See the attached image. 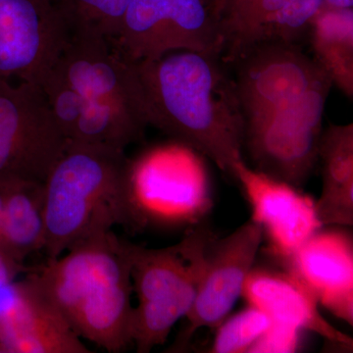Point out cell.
<instances>
[{
  "mask_svg": "<svg viewBox=\"0 0 353 353\" xmlns=\"http://www.w3.org/2000/svg\"><path fill=\"white\" fill-rule=\"evenodd\" d=\"M134 63L148 125L233 175L243 160L245 119L220 57L183 50Z\"/></svg>",
  "mask_w": 353,
  "mask_h": 353,
  "instance_id": "1",
  "label": "cell"
},
{
  "mask_svg": "<svg viewBox=\"0 0 353 353\" xmlns=\"http://www.w3.org/2000/svg\"><path fill=\"white\" fill-rule=\"evenodd\" d=\"M130 243L103 232L32 270L73 331L110 353L132 345Z\"/></svg>",
  "mask_w": 353,
  "mask_h": 353,
  "instance_id": "2",
  "label": "cell"
},
{
  "mask_svg": "<svg viewBox=\"0 0 353 353\" xmlns=\"http://www.w3.org/2000/svg\"><path fill=\"white\" fill-rule=\"evenodd\" d=\"M131 179L125 150L68 141L43 183L48 260L114 225L134 228Z\"/></svg>",
  "mask_w": 353,
  "mask_h": 353,
  "instance_id": "3",
  "label": "cell"
},
{
  "mask_svg": "<svg viewBox=\"0 0 353 353\" xmlns=\"http://www.w3.org/2000/svg\"><path fill=\"white\" fill-rule=\"evenodd\" d=\"M53 69L83 101L71 141L125 150L143 136L148 121L136 63L108 39L87 30L70 31Z\"/></svg>",
  "mask_w": 353,
  "mask_h": 353,
  "instance_id": "4",
  "label": "cell"
},
{
  "mask_svg": "<svg viewBox=\"0 0 353 353\" xmlns=\"http://www.w3.org/2000/svg\"><path fill=\"white\" fill-rule=\"evenodd\" d=\"M214 238L209 228L199 226L168 248L130 243L132 292L139 299L132 314L137 352L148 353L164 343L176 322L189 314Z\"/></svg>",
  "mask_w": 353,
  "mask_h": 353,
  "instance_id": "5",
  "label": "cell"
},
{
  "mask_svg": "<svg viewBox=\"0 0 353 353\" xmlns=\"http://www.w3.org/2000/svg\"><path fill=\"white\" fill-rule=\"evenodd\" d=\"M327 78L289 105L245 118L243 148L255 170L299 188L319 159L322 119L331 90Z\"/></svg>",
  "mask_w": 353,
  "mask_h": 353,
  "instance_id": "6",
  "label": "cell"
},
{
  "mask_svg": "<svg viewBox=\"0 0 353 353\" xmlns=\"http://www.w3.org/2000/svg\"><path fill=\"white\" fill-rule=\"evenodd\" d=\"M110 43L132 62L183 50L221 57L224 24L204 0H132Z\"/></svg>",
  "mask_w": 353,
  "mask_h": 353,
  "instance_id": "7",
  "label": "cell"
},
{
  "mask_svg": "<svg viewBox=\"0 0 353 353\" xmlns=\"http://www.w3.org/2000/svg\"><path fill=\"white\" fill-rule=\"evenodd\" d=\"M67 143L39 83L0 78V176L44 183Z\"/></svg>",
  "mask_w": 353,
  "mask_h": 353,
  "instance_id": "8",
  "label": "cell"
},
{
  "mask_svg": "<svg viewBox=\"0 0 353 353\" xmlns=\"http://www.w3.org/2000/svg\"><path fill=\"white\" fill-rule=\"evenodd\" d=\"M69 32L57 0H0V78L39 85Z\"/></svg>",
  "mask_w": 353,
  "mask_h": 353,
  "instance_id": "9",
  "label": "cell"
},
{
  "mask_svg": "<svg viewBox=\"0 0 353 353\" xmlns=\"http://www.w3.org/2000/svg\"><path fill=\"white\" fill-rule=\"evenodd\" d=\"M234 62V82L245 119L285 108L329 78L299 44H259Z\"/></svg>",
  "mask_w": 353,
  "mask_h": 353,
  "instance_id": "10",
  "label": "cell"
},
{
  "mask_svg": "<svg viewBox=\"0 0 353 353\" xmlns=\"http://www.w3.org/2000/svg\"><path fill=\"white\" fill-rule=\"evenodd\" d=\"M264 230L252 219L224 239L209 245L194 305L187 315V328L179 345L189 343L197 330L216 328L226 319L243 294L263 241Z\"/></svg>",
  "mask_w": 353,
  "mask_h": 353,
  "instance_id": "11",
  "label": "cell"
},
{
  "mask_svg": "<svg viewBox=\"0 0 353 353\" xmlns=\"http://www.w3.org/2000/svg\"><path fill=\"white\" fill-rule=\"evenodd\" d=\"M4 353H90L32 271L0 290Z\"/></svg>",
  "mask_w": 353,
  "mask_h": 353,
  "instance_id": "12",
  "label": "cell"
},
{
  "mask_svg": "<svg viewBox=\"0 0 353 353\" xmlns=\"http://www.w3.org/2000/svg\"><path fill=\"white\" fill-rule=\"evenodd\" d=\"M232 176L245 192L252 219L261 225L281 254L292 257L320 231L315 202L297 188L250 168L243 160L234 165Z\"/></svg>",
  "mask_w": 353,
  "mask_h": 353,
  "instance_id": "13",
  "label": "cell"
},
{
  "mask_svg": "<svg viewBox=\"0 0 353 353\" xmlns=\"http://www.w3.org/2000/svg\"><path fill=\"white\" fill-rule=\"evenodd\" d=\"M299 281L325 305L352 325V245L334 233H316L290 257Z\"/></svg>",
  "mask_w": 353,
  "mask_h": 353,
  "instance_id": "14",
  "label": "cell"
},
{
  "mask_svg": "<svg viewBox=\"0 0 353 353\" xmlns=\"http://www.w3.org/2000/svg\"><path fill=\"white\" fill-rule=\"evenodd\" d=\"M243 294L250 305L266 311L278 324L297 331L307 330L341 347L352 345V339L324 319L314 294L292 274L252 269Z\"/></svg>",
  "mask_w": 353,
  "mask_h": 353,
  "instance_id": "15",
  "label": "cell"
},
{
  "mask_svg": "<svg viewBox=\"0 0 353 353\" xmlns=\"http://www.w3.org/2000/svg\"><path fill=\"white\" fill-rule=\"evenodd\" d=\"M321 196L315 202L318 220L324 225L353 224V125H332L322 132Z\"/></svg>",
  "mask_w": 353,
  "mask_h": 353,
  "instance_id": "16",
  "label": "cell"
},
{
  "mask_svg": "<svg viewBox=\"0 0 353 353\" xmlns=\"http://www.w3.org/2000/svg\"><path fill=\"white\" fill-rule=\"evenodd\" d=\"M46 245L43 183L15 178L7 194L0 229V250L14 261L25 260Z\"/></svg>",
  "mask_w": 353,
  "mask_h": 353,
  "instance_id": "17",
  "label": "cell"
},
{
  "mask_svg": "<svg viewBox=\"0 0 353 353\" xmlns=\"http://www.w3.org/2000/svg\"><path fill=\"white\" fill-rule=\"evenodd\" d=\"M314 60L343 94L353 97L352 9L322 7L308 32Z\"/></svg>",
  "mask_w": 353,
  "mask_h": 353,
  "instance_id": "18",
  "label": "cell"
},
{
  "mask_svg": "<svg viewBox=\"0 0 353 353\" xmlns=\"http://www.w3.org/2000/svg\"><path fill=\"white\" fill-rule=\"evenodd\" d=\"M132 0H57L69 31L87 30L112 41Z\"/></svg>",
  "mask_w": 353,
  "mask_h": 353,
  "instance_id": "19",
  "label": "cell"
},
{
  "mask_svg": "<svg viewBox=\"0 0 353 353\" xmlns=\"http://www.w3.org/2000/svg\"><path fill=\"white\" fill-rule=\"evenodd\" d=\"M273 325L274 320L266 311L250 305L221 323L211 352H252Z\"/></svg>",
  "mask_w": 353,
  "mask_h": 353,
  "instance_id": "20",
  "label": "cell"
},
{
  "mask_svg": "<svg viewBox=\"0 0 353 353\" xmlns=\"http://www.w3.org/2000/svg\"><path fill=\"white\" fill-rule=\"evenodd\" d=\"M29 269L25 265L17 263L6 253L0 250V290L19 277L21 273Z\"/></svg>",
  "mask_w": 353,
  "mask_h": 353,
  "instance_id": "21",
  "label": "cell"
},
{
  "mask_svg": "<svg viewBox=\"0 0 353 353\" xmlns=\"http://www.w3.org/2000/svg\"><path fill=\"white\" fill-rule=\"evenodd\" d=\"M14 179L15 178H11V176H0V229L3 220L7 194Z\"/></svg>",
  "mask_w": 353,
  "mask_h": 353,
  "instance_id": "22",
  "label": "cell"
},
{
  "mask_svg": "<svg viewBox=\"0 0 353 353\" xmlns=\"http://www.w3.org/2000/svg\"><path fill=\"white\" fill-rule=\"evenodd\" d=\"M334 9H352L353 0H324V6Z\"/></svg>",
  "mask_w": 353,
  "mask_h": 353,
  "instance_id": "23",
  "label": "cell"
},
{
  "mask_svg": "<svg viewBox=\"0 0 353 353\" xmlns=\"http://www.w3.org/2000/svg\"><path fill=\"white\" fill-rule=\"evenodd\" d=\"M0 353H4L3 350H2L1 347H0Z\"/></svg>",
  "mask_w": 353,
  "mask_h": 353,
  "instance_id": "24",
  "label": "cell"
}]
</instances>
